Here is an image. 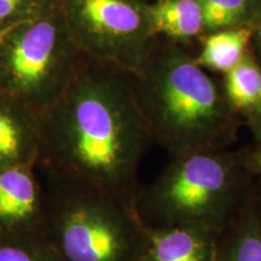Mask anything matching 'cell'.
Returning <instances> with one entry per match:
<instances>
[{
    "label": "cell",
    "mask_w": 261,
    "mask_h": 261,
    "mask_svg": "<svg viewBox=\"0 0 261 261\" xmlns=\"http://www.w3.org/2000/svg\"><path fill=\"white\" fill-rule=\"evenodd\" d=\"M152 138L129 75L87 60L42 114L38 167L99 189L136 210Z\"/></svg>",
    "instance_id": "1"
},
{
    "label": "cell",
    "mask_w": 261,
    "mask_h": 261,
    "mask_svg": "<svg viewBox=\"0 0 261 261\" xmlns=\"http://www.w3.org/2000/svg\"><path fill=\"white\" fill-rule=\"evenodd\" d=\"M130 79L152 142L171 159L226 150L236 142L242 117L181 45L158 39Z\"/></svg>",
    "instance_id": "2"
},
{
    "label": "cell",
    "mask_w": 261,
    "mask_h": 261,
    "mask_svg": "<svg viewBox=\"0 0 261 261\" xmlns=\"http://www.w3.org/2000/svg\"><path fill=\"white\" fill-rule=\"evenodd\" d=\"M255 180L230 149L173 158L140 187L136 210L146 226L205 225L224 230L252 198Z\"/></svg>",
    "instance_id": "3"
},
{
    "label": "cell",
    "mask_w": 261,
    "mask_h": 261,
    "mask_svg": "<svg viewBox=\"0 0 261 261\" xmlns=\"http://www.w3.org/2000/svg\"><path fill=\"white\" fill-rule=\"evenodd\" d=\"M44 238L62 261H136L145 225L137 211L86 182L39 168Z\"/></svg>",
    "instance_id": "4"
},
{
    "label": "cell",
    "mask_w": 261,
    "mask_h": 261,
    "mask_svg": "<svg viewBox=\"0 0 261 261\" xmlns=\"http://www.w3.org/2000/svg\"><path fill=\"white\" fill-rule=\"evenodd\" d=\"M85 62L57 8L0 37V90L44 114Z\"/></svg>",
    "instance_id": "5"
},
{
    "label": "cell",
    "mask_w": 261,
    "mask_h": 261,
    "mask_svg": "<svg viewBox=\"0 0 261 261\" xmlns=\"http://www.w3.org/2000/svg\"><path fill=\"white\" fill-rule=\"evenodd\" d=\"M70 37L87 60L136 76L159 37L145 0H60Z\"/></svg>",
    "instance_id": "6"
},
{
    "label": "cell",
    "mask_w": 261,
    "mask_h": 261,
    "mask_svg": "<svg viewBox=\"0 0 261 261\" xmlns=\"http://www.w3.org/2000/svg\"><path fill=\"white\" fill-rule=\"evenodd\" d=\"M44 227L45 192L38 165L0 168V233L44 238Z\"/></svg>",
    "instance_id": "7"
},
{
    "label": "cell",
    "mask_w": 261,
    "mask_h": 261,
    "mask_svg": "<svg viewBox=\"0 0 261 261\" xmlns=\"http://www.w3.org/2000/svg\"><path fill=\"white\" fill-rule=\"evenodd\" d=\"M221 232L205 225H145L136 261H215Z\"/></svg>",
    "instance_id": "8"
},
{
    "label": "cell",
    "mask_w": 261,
    "mask_h": 261,
    "mask_svg": "<svg viewBox=\"0 0 261 261\" xmlns=\"http://www.w3.org/2000/svg\"><path fill=\"white\" fill-rule=\"evenodd\" d=\"M42 114L0 90V168L38 165Z\"/></svg>",
    "instance_id": "9"
},
{
    "label": "cell",
    "mask_w": 261,
    "mask_h": 261,
    "mask_svg": "<svg viewBox=\"0 0 261 261\" xmlns=\"http://www.w3.org/2000/svg\"><path fill=\"white\" fill-rule=\"evenodd\" d=\"M150 14L156 35L174 44L182 46L205 35L201 0H155Z\"/></svg>",
    "instance_id": "10"
},
{
    "label": "cell",
    "mask_w": 261,
    "mask_h": 261,
    "mask_svg": "<svg viewBox=\"0 0 261 261\" xmlns=\"http://www.w3.org/2000/svg\"><path fill=\"white\" fill-rule=\"evenodd\" d=\"M215 261H261V220L253 196L221 232Z\"/></svg>",
    "instance_id": "11"
},
{
    "label": "cell",
    "mask_w": 261,
    "mask_h": 261,
    "mask_svg": "<svg viewBox=\"0 0 261 261\" xmlns=\"http://www.w3.org/2000/svg\"><path fill=\"white\" fill-rule=\"evenodd\" d=\"M196 62L203 69L226 74L252 48L253 27L224 29L205 34Z\"/></svg>",
    "instance_id": "12"
},
{
    "label": "cell",
    "mask_w": 261,
    "mask_h": 261,
    "mask_svg": "<svg viewBox=\"0 0 261 261\" xmlns=\"http://www.w3.org/2000/svg\"><path fill=\"white\" fill-rule=\"evenodd\" d=\"M221 84L227 102L244 120L261 99V63L253 48L226 74Z\"/></svg>",
    "instance_id": "13"
},
{
    "label": "cell",
    "mask_w": 261,
    "mask_h": 261,
    "mask_svg": "<svg viewBox=\"0 0 261 261\" xmlns=\"http://www.w3.org/2000/svg\"><path fill=\"white\" fill-rule=\"evenodd\" d=\"M205 34L242 27H254L261 11V0H201Z\"/></svg>",
    "instance_id": "14"
},
{
    "label": "cell",
    "mask_w": 261,
    "mask_h": 261,
    "mask_svg": "<svg viewBox=\"0 0 261 261\" xmlns=\"http://www.w3.org/2000/svg\"><path fill=\"white\" fill-rule=\"evenodd\" d=\"M0 261H62L44 238L0 233Z\"/></svg>",
    "instance_id": "15"
},
{
    "label": "cell",
    "mask_w": 261,
    "mask_h": 261,
    "mask_svg": "<svg viewBox=\"0 0 261 261\" xmlns=\"http://www.w3.org/2000/svg\"><path fill=\"white\" fill-rule=\"evenodd\" d=\"M58 4L60 0H0V34L50 14Z\"/></svg>",
    "instance_id": "16"
},
{
    "label": "cell",
    "mask_w": 261,
    "mask_h": 261,
    "mask_svg": "<svg viewBox=\"0 0 261 261\" xmlns=\"http://www.w3.org/2000/svg\"><path fill=\"white\" fill-rule=\"evenodd\" d=\"M238 152L244 168L254 178V180L261 179V139L254 140L253 144L238 150Z\"/></svg>",
    "instance_id": "17"
},
{
    "label": "cell",
    "mask_w": 261,
    "mask_h": 261,
    "mask_svg": "<svg viewBox=\"0 0 261 261\" xmlns=\"http://www.w3.org/2000/svg\"><path fill=\"white\" fill-rule=\"evenodd\" d=\"M259 60V58H257ZM260 63H261V60ZM244 122L249 128L250 133L253 135L254 140H260L261 139V99L257 103V106L254 108L252 113L244 119Z\"/></svg>",
    "instance_id": "18"
},
{
    "label": "cell",
    "mask_w": 261,
    "mask_h": 261,
    "mask_svg": "<svg viewBox=\"0 0 261 261\" xmlns=\"http://www.w3.org/2000/svg\"><path fill=\"white\" fill-rule=\"evenodd\" d=\"M252 48L256 57L261 60V11L257 17L255 24L253 27V40H252Z\"/></svg>",
    "instance_id": "19"
},
{
    "label": "cell",
    "mask_w": 261,
    "mask_h": 261,
    "mask_svg": "<svg viewBox=\"0 0 261 261\" xmlns=\"http://www.w3.org/2000/svg\"><path fill=\"white\" fill-rule=\"evenodd\" d=\"M254 203H255L257 214L261 220V179H256L255 184H254Z\"/></svg>",
    "instance_id": "20"
},
{
    "label": "cell",
    "mask_w": 261,
    "mask_h": 261,
    "mask_svg": "<svg viewBox=\"0 0 261 261\" xmlns=\"http://www.w3.org/2000/svg\"><path fill=\"white\" fill-rule=\"evenodd\" d=\"M2 35H3V34H0V37H2Z\"/></svg>",
    "instance_id": "21"
}]
</instances>
